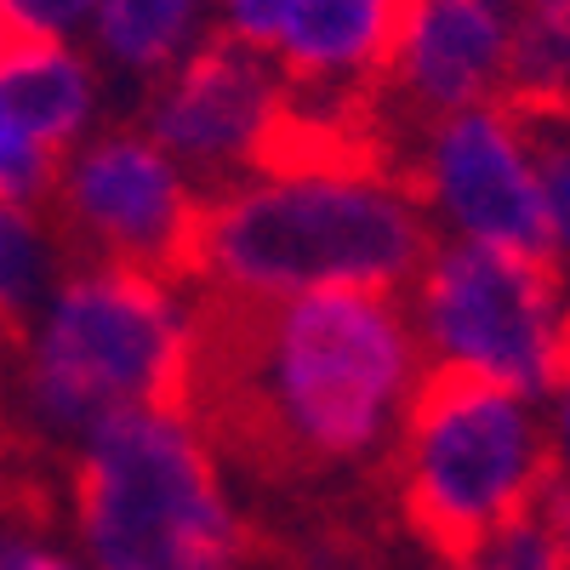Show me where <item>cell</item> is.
Returning a JSON list of instances; mask_svg holds the SVG:
<instances>
[{"mask_svg": "<svg viewBox=\"0 0 570 570\" xmlns=\"http://www.w3.org/2000/svg\"><path fill=\"white\" fill-rule=\"evenodd\" d=\"M537 155H542V188H548V228H553V268L570 285V120L531 115Z\"/></svg>", "mask_w": 570, "mask_h": 570, "instance_id": "18", "label": "cell"}, {"mask_svg": "<svg viewBox=\"0 0 570 570\" xmlns=\"http://www.w3.org/2000/svg\"><path fill=\"white\" fill-rule=\"evenodd\" d=\"M0 570H86V559L29 491H7L0 497Z\"/></svg>", "mask_w": 570, "mask_h": 570, "instance_id": "16", "label": "cell"}, {"mask_svg": "<svg viewBox=\"0 0 570 570\" xmlns=\"http://www.w3.org/2000/svg\"><path fill=\"white\" fill-rule=\"evenodd\" d=\"M542 422H548V451H553V485L570 491V343L542 394Z\"/></svg>", "mask_w": 570, "mask_h": 570, "instance_id": "20", "label": "cell"}, {"mask_svg": "<svg viewBox=\"0 0 570 570\" xmlns=\"http://www.w3.org/2000/svg\"><path fill=\"white\" fill-rule=\"evenodd\" d=\"M63 268V246L46 212L0 206V343L12 337V325L35 308V297L52 285Z\"/></svg>", "mask_w": 570, "mask_h": 570, "instance_id": "15", "label": "cell"}, {"mask_svg": "<svg viewBox=\"0 0 570 570\" xmlns=\"http://www.w3.org/2000/svg\"><path fill=\"white\" fill-rule=\"evenodd\" d=\"M109 98L80 40L0 46V206L46 212L58 166L109 120Z\"/></svg>", "mask_w": 570, "mask_h": 570, "instance_id": "11", "label": "cell"}, {"mask_svg": "<svg viewBox=\"0 0 570 570\" xmlns=\"http://www.w3.org/2000/svg\"><path fill=\"white\" fill-rule=\"evenodd\" d=\"M428 383L394 292H320L274 308H206L195 405L223 451L285 480L383 468Z\"/></svg>", "mask_w": 570, "mask_h": 570, "instance_id": "1", "label": "cell"}, {"mask_svg": "<svg viewBox=\"0 0 570 570\" xmlns=\"http://www.w3.org/2000/svg\"><path fill=\"white\" fill-rule=\"evenodd\" d=\"M18 491V434L7 422V405H0V497Z\"/></svg>", "mask_w": 570, "mask_h": 570, "instance_id": "21", "label": "cell"}, {"mask_svg": "<svg viewBox=\"0 0 570 570\" xmlns=\"http://www.w3.org/2000/svg\"><path fill=\"white\" fill-rule=\"evenodd\" d=\"M12 40H80L91 0H0Z\"/></svg>", "mask_w": 570, "mask_h": 570, "instance_id": "19", "label": "cell"}, {"mask_svg": "<svg viewBox=\"0 0 570 570\" xmlns=\"http://www.w3.org/2000/svg\"><path fill=\"white\" fill-rule=\"evenodd\" d=\"M212 40V0H91V18L80 29L86 58L104 69V80L115 91H137V98Z\"/></svg>", "mask_w": 570, "mask_h": 570, "instance_id": "13", "label": "cell"}, {"mask_svg": "<svg viewBox=\"0 0 570 570\" xmlns=\"http://www.w3.org/2000/svg\"><path fill=\"white\" fill-rule=\"evenodd\" d=\"M513 7L508 0H411L383 98L416 126L508 98Z\"/></svg>", "mask_w": 570, "mask_h": 570, "instance_id": "12", "label": "cell"}, {"mask_svg": "<svg viewBox=\"0 0 570 570\" xmlns=\"http://www.w3.org/2000/svg\"><path fill=\"white\" fill-rule=\"evenodd\" d=\"M508 104H519L525 115L570 120V0H525V7H513Z\"/></svg>", "mask_w": 570, "mask_h": 570, "instance_id": "14", "label": "cell"}, {"mask_svg": "<svg viewBox=\"0 0 570 570\" xmlns=\"http://www.w3.org/2000/svg\"><path fill=\"white\" fill-rule=\"evenodd\" d=\"M434 234L400 160L365 126H303L279 160L206 195L183 279L206 308H274L320 292H405Z\"/></svg>", "mask_w": 570, "mask_h": 570, "instance_id": "2", "label": "cell"}, {"mask_svg": "<svg viewBox=\"0 0 570 570\" xmlns=\"http://www.w3.org/2000/svg\"><path fill=\"white\" fill-rule=\"evenodd\" d=\"M200 212L206 188L137 120L115 115L58 166V183L46 195V223L63 257L155 274H183Z\"/></svg>", "mask_w": 570, "mask_h": 570, "instance_id": "8", "label": "cell"}, {"mask_svg": "<svg viewBox=\"0 0 570 570\" xmlns=\"http://www.w3.org/2000/svg\"><path fill=\"white\" fill-rule=\"evenodd\" d=\"M12 40V29H7V18H0V46H7Z\"/></svg>", "mask_w": 570, "mask_h": 570, "instance_id": "22", "label": "cell"}, {"mask_svg": "<svg viewBox=\"0 0 570 570\" xmlns=\"http://www.w3.org/2000/svg\"><path fill=\"white\" fill-rule=\"evenodd\" d=\"M217 35L297 91L308 126H365L411 0H212Z\"/></svg>", "mask_w": 570, "mask_h": 570, "instance_id": "10", "label": "cell"}, {"mask_svg": "<svg viewBox=\"0 0 570 570\" xmlns=\"http://www.w3.org/2000/svg\"><path fill=\"white\" fill-rule=\"evenodd\" d=\"M206 360V303L183 274L63 257L0 343V405L18 451L63 456L115 416L188 405Z\"/></svg>", "mask_w": 570, "mask_h": 570, "instance_id": "3", "label": "cell"}, {"mask_svg": "<svg viewBox=\"0 0 570 570\" xmlns=\"http://www.w3.org/2000/svg\"><path fill=\"white\" fill-rule=\"evenodd\" d=\"M63 537L86 570H252L257 537L234 468L195 405L91 428L58 456Z\"/></svg>", "mask_w": 570, "mask_h": 570, "instance_id": "4", "label": "cell"}, {"mask_svg": "<svg viewBox=\"0 0 570 570\" xmlns=\"http://www.w3.org/2000/svg\"><path fill=\"white\" fill-rule=\"evenodd\" d=\"M456 570H570V542L537 508V513L519 519V525H508L491 542H480L473 553H462Z\"/></svg>", "mask_w": 570, "mask_h": 570, "instance_id": "17", "label": "cell"}, {"mask_svg": "<svg viewBox=\"0 0 570 570\" xmlns=\"http://www.w3.org/2000/svg\"><path fill=\"white\" fill-rule=\"evenodd\" d=\"M428 376L542 400L570 343V292L548 257L434 240L400 292Z\"/></svg>", "mask_w": 570, "mask_h": 570, "instance_id": "6", "label": "cell"}, {"mask_svg": "<svg viewBox=\"0 0 570 570\" xmlns=\"http://www.w3.org/2000/svg\"><path fill=\"white\" fill-rule=\"evenodd\" d=\"M400 177L416 195L434 240L553 263L537 126L519 104L497 98L440 120H416L405 137Z\"/></svg>", "mask_w": 570, "mask_h": 570, "instance_id": "7", "label": "cell"}, {"mask_svg": "<svg viewBox=\"0 0 570 570\" xmlns=\"http://www.w3.org/2000/svg\"><path fill=\"white\" fill-rule=\"evenodd\" d=\"M383 480L422 553H473L537 513L553 485L542 400L428 376L383 456Z\"/></svg>", "mask_w": 570, "mask_h": 570, "instance_id": "5", "label": "cell"}, {"mask_svg": "<svg viewBox=\"0 0 570 570\" xmlns=\"http://www.w3.org/2000/svg\"><path fill=\"white\" fill-rule=\"evenodd\" d=\"M131 120L149 131L206 195L223 183L252 177L268 160H279L308 126L297 91L263 58L228 46L223 35L142 91Z\"/></svg>", "mask_w": 570, "mask_h": 570, "instance_id": "9", "label": "cell"}]
</instances>
